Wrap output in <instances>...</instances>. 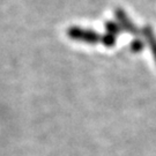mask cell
I'll use <instances>...</instances> for the list:
<instances>
[{"mask_svg":"<svg viewBox=\"0 0 156 156\" xmlns=\"http://www.w3.org/2000/svg\"><path fill=\"white\" fill-rule=\"evenodd\" d=\"M67 36L72 41L82 42L87 44H96L101 42L100 34H97L93 29H86L81 27H69L67 29Z\"/></svg>","mask_w":156,"mask_h":156,"instance_id":"1","label":"cell"},{"mask_svg":"<svg viewBox=\"0 0 156 156\" xmlns=\"http://www.w3.org/2000/svg\"><path fill=\"white\" fill-rule=\"evenodd\" d=\"M115 16H116L117 23L122 28V30L127 31L128 34H132L135 36H138L140 33H142V30L140 31V29L132 22V20L128 17V15L125 13L123 8H116L115 9Z\"/></svg>","mask_w":156,"mask_h":156,"instance_id":"2","label":"cell"},{"mask_svg":"<svg viewBox=\"0 0 156 156\" xmlns=\"http://www.w3.org/2000/svg\"><path fill=\"white\" fill-rule=\"evenodd\" d=\"M101 42H102V44L104 45V46H106V48H112L113 45L116 44V36L106 33L101 37Z\"/></svg>","mask_w":156,"mask_h":156,"instance_id":"5","label":"cell"},{"mask_svg":"<svg viewBox=\"0 0 156 156\" xmlns=\"http://www.w3.org/2000/svg\"><path fill=\"white\" fill-rule=\"evenodd\" d=\"M144 46H145L144 42L141 39L136 38L131 43V50L133 51V52H141V51L144 50Z\"/></svg>","mask_w":156,"mask_h":156,"instance_id":"6","label":"cell"},{"mask_svg":"<svg viewBox=\"0 0 156 156\" xmlns=\"http://www.w3.org/2000/svg\"><path fill=\"white\" fill-rule=\"evenodd\" d=\"M105 29L106 33L111 34L113 36H118L119 34L122 33V28L119 27V24L115 21H106L105 22Z\"/></svg>","mask_w":156,"mask_h":156,"instance_id":"4","label":"cell"},{"mask_svg":"<svg viewBox=\"0 0 156 156\" xmlns=\"http://www.w3.org/2000/svg\"><path fill=\"white\" fill-rule=\"evenodd\" d=\"M142 35L145 37L147 44L149 45V49L151 51V55L154 57V60L156 64V35L151 26H145L142 29Z\"/></svg>","mask_w":156,"mask_h":156,"instance_id":"3","label":"cell"}]
</instances>
